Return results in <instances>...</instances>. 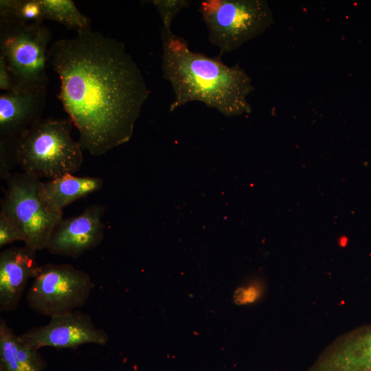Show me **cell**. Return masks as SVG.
Listing matches in <instances>:
<instances>
[{
  "mask_svg": "<svg viewBox=\"0 0 371 371\" xmlns=\"http://www.w3.org/2000/svg\"><path fill=\"white\" fill-rule=\"evenodd\" d=\"M16 241L25 242V236L18 225L3 211L0 212V247Z\"/></svg>",
  "mask_w": 371,
  "mask_h": 371,
  "instance_id": "obj_18",
  "label": "cell"
},
{
  "mask_svg": "<svg viewBox=\"0 0 371 371\" xmlns=\"http://www.w3.org/2000/svg\"><path fill=\"white\" fill-rule=\"evenodd\" d=\"M199 12L208 40L218 48L221 56L238 49L274 23L266 0H203Z\"/></svg>",
  "mask_w": 371,
  "mask_h": 371,
  "instance_id": "obj_4",
  "label": "cell"
},
{
  "mask_svg": "<svg viewBox=\"0 0 371 371\" xmlns=\"http://www.w3.org/2000/svg\"><path fill=\"white\" fill-rule=\"evenodd\" d=\"M260 295V288L257 285L249 284L237 290L234 298L236 303L245 304L255 302Z\"/></svg>",
  "mask_w": 371,
  "mask_h": 371,
  "instance_id": "obj_21",
  "label": "cell"
},
{
  "mask_svg": "<svg viewBox=\"0 0 371 371\" xmlns=\"http://www.w3.org/2000/svg\"><path fill=\"white\" fill-rule=\"evenodd\" d=\"M47 91L3 92L0 95V141L17 144L41 117Z\"/></svg>",
  "mask_w": 371,
  "mask_h": 371,
  "instance_id": "obj_12",
  "label": "cell"
},
{
  "mask_svg": "<svg viewBox=\"0 0 371 371\" xmlns=\"http://www.w3.org/2000/svg\"><path fill=\"white\" fill-rule=\"evenodd\" d=\"M1 199V211L20 228L24 245L35 251L46 248L50 236L63 213L50 210L43 202L40 189L41 180L24 172H13Z\"/></svg>",
  "mask_w": 371,
  "mask_h": 371,
  "instance_id": "obj_6",
  "label": "cell"
},
{
  "mask_svg": "<svg viewBox=\"0 0 371 371\" xmlns=\"http://www.w3.org/2000/svg\"><path fill=\"white\" fill-rule=\"evenodd\" d=\"M73 126L69 117H41L17 142V164L40 179L78 172L83 162V148L71 137Z\"/></svg>",
  "mask_w": 371,
  "mask_h": 371,
  "instance_id": "obj_3",
  "label": "cell"
},
{
  "mask_svg": "<svg viewBox=\"0 0 371 371\" xmlns=\"http://www.w3.org/2000/svg\"><path fill=\"white\" fill-rule=\"evenodd\" d=\"M45 20H51L75 30L77 34L91 30V19L71 0H41Z\"/></svg>",
  "mask_w": 371,
  "mask_h": 371,
  "instance_id": "obj_15",
  "label": "cell"
},
{
  "mask_svg": "<svg viewBox=\"0 0 371 371\" xmlns=\"http://www.w3.org/2000/svg\"><path fill=\"white\" fill-rule=\"evenodd\" d=\"M150 3L157 11L163 28L171 29V25L179 14L184 8H188L191 4L189 0H152Z\"/></svg>",
  "mask_w": 371,
  "mask_h": 371,
  "instance_id": "obj_17",
  "label": "cell"
},
{
  "mask_svg": "<svg viewBox=\"0 0 371 371\" xmlns=\"http://www.w3.org/2000/svg\"><path fill=\"white\" fill-rule=\"evenodd\" d=\"M16 144L0 141V178L6 181L10 175L12 169L16 166Z\"/></svg>",
  "mask_w": 371,
  "mask_h": 371,
  "instance_id": "obj_19",
  "label": "cell"
},
{
  "mask_svg": "<svg viewBox=\"0 0 371 371\" xmlns=\"http://www.w3.org/2000/svg\"><path fill=\"white\" fill-rule=\"evenodd\" d=\"M94 287L88 273L68 264L47 263L40 266L26 300L34 312L52 317L82 308Z\"/></svg>",
  "mask_w": 371,
  "mask_h": 371,
  "instance_id": "obj_7",
  "label": "cell"
},
{
  "mask_svg": "<svg viewBox=\"0 0 371 371\" xmlns=\"http://www.w3.org/2000/svg\"><path fill=\"white\" fill-rule=\"evenodd\" d=\"M306 371H371V324L337 337Z\"/></svg>",
  "mask_w": 371,
  "mask_h": 371,
  "instance_id": "obj_10",
  "label": "cell"
},
{
  "mask_svg": "<svg viewBox=\"0 0 371 371\" xmlns=\"http://www.w3.org/2000/svg\"><path fill=\"white\" fill-rule=\"evenodd\" d=\"M47 362L38 350L21 340L7 321L0 319V371H44Z\"/></svg>",
  "mask_w": 371,
  "mask_h": 371,
  "instance_id": "obj_14",
  "label": "cell"
},
{
  "mask_svg": "<svg viewBox=\"0 0 371 371\" xmlns=\"http://www.w3.org/2000/svg\"><path fill=\"white\" fill-rule=\"evenodd\" d=\"M105 210L104 205L92 204L79 215L63 218L54 227L45 249L54 255L76 258L96 248L104 238Z\"/></svg>",
  "mask_w": 371,
  "mask_h": 371,
  "instance_id": "obj_9",
  "label": "cell"
},
{
  "mask_svg": "<svg viewBox=\"0 0 371 371\" xmlns=\"http://www.w3.org/2000/svg\"><path fill=\"white\" fill-rule=\"evenodd\" d=\"M0 90L3 92L21 91L14 80L4 60L1 57H0Z\"/></svg>",
  "mask_w": 371,
  "mask_h": 371,
  "instance_id": "obj_20",
  "label": "cell"
},
{
  "mask_svg": "<svg viewBox=\"0 0 371 371\" xmlns=\"http://www.w3.org/2000/svg\"><path fill=\"white\" fill-rule=\"evenodd\" d=\"M47 63L83 150L100 156L131 139L150 91L124 43L90 30L53 42Z\"/></svg>",
  "mask_w": 371,
  "mask_h": 371,
  "instance_id": "obj_1",
  "label": "cell"
},
{
  "mask_svg": "<svg viewBox=\"0 0 371 371\" xmlns=\"http://www.w3.org/2000/svg\"><path fill=\"white\" fill-rule=\"evenodd\" d=\"M103 179L98 177H76L68 174L47 181H42L41 196L52 211L63 213L64 207L100 190Z\"/></svg>",
  "mask_w": 371,
  "mask_h": 371,
  "instance_id": "obj_13",
  "label": "cell"
},
{
  "mask_svg": "<svg viewBox=\"0 0 371 371\" xmlns=\"http://www.w3.org/2000/svg\"><path fill=\"white\" fill-rule=\"evenodd\" d=\"M45 20L41 0H1L0 23L27 25Z\"/></svg>",
  "mask_w": 371,
  "mask_h": 371,
  "instance_id": "obj_16",
  "label": "cell"
},
{
  "mask_svg": "<svg viewBox=\"0 0 371 371\" xmlns=\"http://www.w3.org/2000/svg\"><path fill=\"white\" fill-rule=\"evenodd\" d=\"M19 337L34 349L43 347L76 348L85 344L105 346L108 333L95 326L91 317L79 309L50 317L45 325L34 326Z\"/></svg>",
  "mask_w": 371,
  "mask_h": 371,
  "instance_id": "obj_8",
  "label": "cell"
},
{
  "mask_svg": "<svg viewBox=\"0 0 371 371\" xmlns=\"http://www.w3.org/2000/svg\"><path fill=\"white\" fill-rule=\"evenodd\" d=\"M51 40V31L43 23H0V57L21 91H47L46 63Z\"/></svg>",
  "mask_w": 371,
  "mask_h": 371,
  "instance_id": "obj_5",
  "label": "cell"
},
{
  "mask_svg": "<svg viewBox=\"0 0 371 371\" xmlns=\"http://www.w3.org/2000/svg\"><path fill=\"white\" fill-rule=\"evenodd\" d=\"M161 71L173 92L172 112L192 102L203 103L227 117L252 111L248 100L254 91L250 76L238 64L228 66L221 56L191 50L188 41L161 27Z\"/></svg>",
  "mask_w": 371,
  "mask_h": 371,
  "instance_id": "obj_2",
  "label": "cell"
},
{
  "mask_svg": "<svg viewBox=\"0 0 371 371\" xmlns=\"http://www.w3.org/2000/svg\"><path fill=\"white\" fill-rule=\"evenodd\" d=\"M36 251L24 245L0 252V311H15L30 279L38 272Z\"/></svg>",
  "mask_w": 371,
  "mask_h": 371,
  "instance_id": "obj_11",
  "label": "cell"
}]
</instances>
